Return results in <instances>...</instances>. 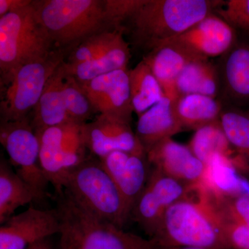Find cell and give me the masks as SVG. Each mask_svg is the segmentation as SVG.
<instances>
[{"instance_id": "cell-1", "label": "cell", "mask_w": 249, "mask_h": 249, "mask_svg": "<svg viewBox=\"0 0 249 249\" xmlns=\"http://www.w3.org/2000/svg\"><path fill=\"white\" fill-rule=\"evenodd\" d=\"M222 1L143 0L124 24V34L127 32L132 44L147 53L215 12Z\"/></svg>"}, {"instance_id": "cell-2", "label": "cell", "mask_w": 249, "mask_h": 249, "mask_svg": "<svg viewBox=\"0 0 249 249\" xmlns=\"http://www.w3.org/2000/svg\"><path fill=\"white\" fill-rule=\"evenodd\" d=\"M152 240L160 249H228L201 186L196 187L188 196L168 208Z\"/></svg>"}, {"instance_id": "cell-3", "label": "cell", "mask_w": 249, "mask_h": 249, "mask_svg": "<svg viewBox=\"0 0 249 249\" xmlns=\"http://www.w3.org/2000/svg\"><path fill=\"white\" fill-rule=\"evenodd\" d=\"M58 197L59 249H160L152 239L95 217L64 192Z\"/></svg>"}, {"instance_id": "cell-4", "label": "cell", "mask_w": 249, "mask_h": 249, "mask_svg": "<svg viewBox=\"0 0 249 249\" xmlns=\"http://www.w3.org/2000/svg\"><path fill=\"white\" fill-rule=\"evenodd\" d=\"M37 14L55 49L71 52L85 39L113 27L106 0H34Z\"/></svg>"}, {"instance_id": "cell-5", "label": "cell", "mask_w": 249, "mask_h": 249, "mask_svg": "<svg viewBox=\"0 0 249 249\" xmlns=\"http://www.w3.org/2000/svg\"><path fill=\"white\" fill-rule=\"evenodd\" d=\"M34 3L0 18V71L6 85L19 67L55 49Z\"/></svg>"}, {"instance_id": "cell-6", "label": "cell", "mask_w": 249, "mask_h": 249, "mask_svg": "<svg viewBox=\"0 0 249 249\" xmlns=\"http://www.w3.org/2000/svg\"><path fill=\"white\" fill-rule=\"evenodd\" d=\"M63 192L89 213L121 229L130 218L115 183L91 155L67 176Z\"/></svg>"}, {"instance_id": "cell-7", "label": "cell", "mask_w": 249, "mask_h": 249, "mask_svg": "<svg viewBox=\"0 0 249 249\" xmlns=\"http://www.w3.org/2000/svg\"><path fill=\"white\" fill-rule=\"evenodd\" d=\"M70 51L55 49L45 58L29 62L15 72L6 83L0 103L1 122H12L29 117L42 96L51 76L66 60Z\"/></svg>"}, {"instance_id": "cell-8", "label": "cell", "mask_w": 249, "mask_h": 249, "mask_svg": "<svg viewBox=\"0 0 249 249\" xmlns=\"http://www.w3.org/2000/svg\"><path fill=\"white\" fill-rule=\"evenodd\" d=\"M40 142L41 168L57 195L65 180L89 155L82 134V124L69 123L36 132Z\"/></svg>"}, {"instance_id": "cell-9", "label": "cell", "mask_w": 249, "mask_h": 249, "mask_svg": "<svg viewBox=\"0 0 249 249\" xmlns=\"http://www.w3.org/2000/svg\"><path fill=\"white\" fill-rule=\"evenodd\" d=\"M0 142L16 173L36 191L41 200L47 196L49 182L40 161V142L29 118L1 122Z\"/></svg>"}, {"instance_id": "cell-10", "label": "cell", "mask_w": 249, "mask_h": 249, "mask_svg": "<svg viewBox=\"0 0 249 249\" xmlns=\"http://www.w3.org/2000/svg\"><path fill=\"white\" fill-rule=\"evenodd\" d=\"M196 186H190L152 168L148 181L136 201L130 217L143 229L148 238L154 237L170 206L186 197Z\"/></svg>"}, {"instance_id": "cell-11", "label": "cell", "mask_w": 249, "mask_h": 249, "mask_svg": "<svg viewBox=\"0 0 249 249\" xmlns=\"http://www.w3.org/2000/svg\"><path fill=\"white\" fill-rule=\"evenodd\" d=\"M82 134L88 152L98 160L116 151L146 154L131 124L113 116L98 114L82 124Z\"/></svg>"}, {"instance_id": "cell-12", "label": "cell", "mask_w": 249, "mask_h": 249, "mask_svg": "<svg viewBox=\"0 0 249 249\" xmlns=\"http://www.w3.org/2000/svg\"><path fill=\"white\" fill-rule=\"evenodd\" d=\"M128 68L116 70L85 83H79L95 113L117 118L131 124L134 108Z\"/></svg>"}, {"instance_id": "cell-13", "label": "cell", "mask_w": 249, "mask_h": 249, "mask_svg": "<svg viewBox=\"0 0 249 249\" xmlns=\"http://www.w3.org/2000/svg\"><path fill=\"white\" fill-rule=\"evenodd\" d=\"M60 229L57 209L41 210L31 206L1 224L0 249H27L37 241L59 234Z\"/></svg>"}, {"instance_id": "cell-14", "label": "cell", "mask_w": 249, "mask_h": 249, "mask_svg": "<svg viewBox=\"0 0 249 249\" xmlns=\"http://www.w3.org/2000/svg\"><path fill=\"white\" fill-rule=\"evenodd\" d=\"M152 168L166 176L190 186L204 184L206 165L196 157L188 145L165 139L146 152Z\"/></svg>"}, {"instance_id": "cell-15", "label": "cell", "mask_w": 249, "mask_h": 249, "mask_svg": "<svg viewBox=\"0 0 249 249\" xmlns=\"http://www.w3.org/2000/svg\"><path fill=\"white\" fill-rule=\"evenodd\" d=\"M220 93L231 107L249 109V38L238 36L217 65Z\"/></svg>"}, {"instance_id": "cell-16", "label": "cell", "mask_w": 249, "mask_h": 249, "mask_svg": "<svg viewBox=\"0 0 249 249\" xmlns=\"http://www.w3.org/2000/svg\"><path fill=\"white\" fill-rule=\"evenodd\" d=\"M99 160L115 183L131 213L151 173L146 154L116 151Z\"/></svg>"}, {"instance_id": "cell-17", "label": "cell", "mask_w": 249, "mask_h": 249, "mask_svg": "<svg viewBox=\"0 0 249 249\" xmlns=\"http://www.w3.org/2000/svg\"><path fill=\"white\" fill-rule=\"evenodd\" d=\"M237 37V30L214 12L168 41L182 44L204 58H220L231 48Z\"/></svg>"}, {"instance_id": "cell-18", "label": "cell", "mask_w": 249, "mask_h": 249, "mask_svg": "<svg viewBox=\"0 0 249 249\" xmlns=\"http://www.w3.org/2000/svg\"><path fill=\"white\" fill-rule=\"evenodd\" d=\"M204 58L182 44L168 41L147 52L142 60L152 70L165 96L177 100L176 83L180 73L190 62Z\"/></svg>"}, {"instance_id": "cell-19", "label": "cell", "mask_w": 249, "mask_h": 249, "mask_svg": "<svg viewBox=\"0 0 249 249\" xmlns=\"http://www.w3.org/2000/svg\"><path fill=\"white\" fill-rule=\"evenodd\" d=\"M175 101L165 96L139 116L136 134L145 152L158 142L183 130L177 114Z\"/></svg>"}, {"instance_id": "cell-20", "label": "cell", "mask_w": 249, "mask_h": 249, "mask_svg": "<svg viewBox=\"0 0 249 249\" xmlns=\"http://www.w3.org/2000/svg\"><path fill=\"white\" fill-rule=\"evenodd\" d=\"M63 76L61 65L49 78L33 110L34 115L31 122L36 132L71 123L67 115L64 99Z\"/></svg>"}, {"instance_id": "cell-21", "label": "cell", "mask_w": 249, "mask_h": 249, "mask_svg": "<svg viewBox=\"0 0 249 249\" xmlns=\"http://www.w3.org/2000/svg\"><path fill=\"white\" fill-rule=\"evenodd\" d=\"M188 146L205 165L214 157H222L232 160L237 169L249 167L248 162L228 141L219 121L196 130Z\"/></svg>"}, {"instance_id": "cell-22", "label": "cell", "mask_w": 249, "mask_h": 249, "mask_svg": "<svg viewBox=\"0 0 249 249\" xmlns=\"http://www.w3.org/2000/svg\"><path fill=\"white\" fill-rule=\"evenodd\" d=\"M130 57L129 44L124 39L96 58L77 64H68L65 61L62 66L67 74L79 83H85L116 70L127 68Z\"/></svg>"}, {"instance_id": "cell-23", "label": "cell", "mask_w": 249, "mask_h": 249, "mask_svg": "<svg viewBox=\"0 0 249 249\" xmlns=\"http://www.w3.org/2000/svg\"><path fill=\"white\" fill-rule=\"evenodd\" d=\"M220 88L217 65L205 58L190 62L180 73L176 83L178 97L181 95L201 94L217 98Z\"/></svg>"}, {"instance_id": "cell-24", "label": "cell", "mask_w": 249, "mask_h": 249, "mask_svg": "<svg viewBox=\"0 0 249 249\" xmlns=\"http://www.w3.org/2000/svg\"><path fill=\"white\" fill-rule=\"evenodd\" d=\"M41 200L35 190L11 168L6 160L0 162V223L4 224L15 211L34 201Z\"/></svg>"}, {"instance_id": "cell-25", "label": "cell", "mask_w": 249, "mask_h": 249, "mask_svg": "<svg viewBox=\"0 0 249 249\" xmlns=\"http://www.w3.org/2000/svg\"><path fill=\"white\" fill-rule=\"evenodd\" d=\"M175 108L183 129L195 131L219 121L223 110L222 101L201 94L178 96Z\"/></svg>"}, {"instance_id": "cell-26", "label": "cell", "mask_w": 249, "mask_h": 249, "mask_svg": "<svg viewBox=\"0 0 249 249\" xmlns=\"http://www.w3.org/2000/svg\"><path fill=\"white\" fill-rule=\"evenodd\" d=\"M206 165V178L202 186L221 196H249V182L239 175L232 160L216 157Z\"/></svg>"}, {"instance_id": "cell-27", "label": "cell", "mask_w": 249, "mask_h": 249, "mask_svg": "<svg viewBox=\"0 0 249 249\" xmlns=\"http://www.w3.org/2000/svg\"><path fill=\"white\" fill-rule=\"evenodd\" d=\"M129 77L132 106L138 116L165 96L160 83L144 60L129 70Z\"/></svg>"}, {"instance_id": "cell-28", "label": "cell", "mask_w": 249, "mask_h": 249, "mask_svg": "<svg viewBox=\"0 0 249 249\" xmlns=\"http://www.w3.org/2000/svg\"><path fill=\"white\" fill-rule=\"evenodd\" d=\"M204 191L222 231L228 249H249V228L237 221L213 192Z\"/></svg>"}, {"instance_id": "cell-29", "label": "cell", "mask_w": 249, "mask_h": 249, "mask_svg": "<svg viewBox=\"0 0 249 249\" xmlns=\"http://www.w3.org/2000/svg\"><path fill=\"white\" fill-rule=\"evenodd\" d=\"M219 122L232 147L249 164V116L245 111L230 107L221 113Z\"/></svg>"}, {"instance_id": "cell-30", "label": "cell", "mask_w": 249, "mask_h": 249, "mask_svg": "<svg viewBox=\"0 0 249 249\" xmlns=\"http://www.w3.org/2000/svg\"><path fill=\"white\" fill-rule=\"evenodd\" d=\"M124 30L106 31L88 37L70 52L68 64L80 63L106 53L124 40Z\"/></svg>"}, {"instance_id": "cell-31", "label": "cell", "mask_w": 249, "mask_h": 249, "mask_svg": "<svg viewBox=\"0 0 249 249\" xmlns=\"http://www.w3.org/2000/svg\"><path fill=\"white\" fill-rule=\"evenodd\" d=\"M63 73L62 90L69 119L74 124H86L92 114H95L92 106L78 82L67 74L64 70Z\"/></svg>"}, {"instance_id": "cell-32", "label": "cell", "mask_w": 249, "mask_h": 249, "mask_svg": "<svg viewBox=\"0 0 249 249\" xmlns=\"http://www.w3.org/2000/svg\"><path fill=\"white\" fill-rule=\"evenodd\" d=\"M215 13L235 30L249 35V0L223 1Z\"/></svg>"}, {"instance_id": "cell-33", "label": "cell", "mask_w": 249, "mask_h": 249, "mask_svg": "<svg viewBox=\"0 0 249 249\" xmlns=\"http://www.w3.org/2000/svg\"><path fill=\"white\" fill-rule=\"evenodd\" d=\"M215 194L220 198L228 211L233 217L249 228V195L224 196L218 195L217 193Z\"/></svg>"}, {"instance_id": "cell-34", "label": "cell", "mask_w": 249, "mask_h": 249, "mask_svg": "<svg viewBox=\"0 0 249 249\" xmlns=\"http://www.w3.org/2000/svg\"><path fill=\"white\" fill-rule=\"evenodd\" d=\"M32 0H0V18L29 6Z\"/></svg>"}, {"instance_id": "cell-35", "label": "cell", "mask_w": 249, "mask_h": 249, "mask_svg": "<svg viewBox=\"0 0 249 249\" xmlns=\"http://www.w3.org/2000/svg\"><path fill=\"white\" fill-rule=\"evenodd\" d=\"M27 249H53V247L50 237H47L32 244Z\"/></svg>"}, {"instance_id": "cell-36", "label": "cell", "mask_w": 249, "mask_h": 249, "mask_svg": "<svg viewBox=\"0 0 249 249\" xmlns=\"http://www.w3.org/2000/svg\"><path fill=\"white\" fill-rule=\"evenodd\" d=\"M160 249H204L200 248H194V247H170V248Z\"/></svg>"}, {"instance_id": "cell-37", "label": "cell", "mask_w": 249, "mask_h": 249, "mask_svg": "<svg viewBox=\"0 0 249 249\" xmlns=\"http://www.w3.org/2000/svg\"><path fill=\"white\" fill-rule=\"evenodd\" d=\"M245 111H246V112H247V114H248V115L249 116V109H248V110H246Z\"/></svg>"}]
</instances>
